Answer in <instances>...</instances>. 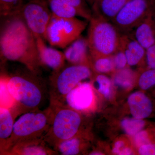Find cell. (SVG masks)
<instances>
[{
  "mask_svg": "<svg viewBox=\"0 0 155 155\" xmlns=\"http://www.w3.org/2000/svg\"><path fill=\"white\" fill-rule=\"evenodd\" d=\"M8 18L1 29V56L6 60L19 62L38 75L41 65L35 37L20 13Z\"/></svg>",
  "mask_w": 155,
  "mask_h": 155,
  "instance_id": "obj_1",
  "label": "cell"
},
{
  "mask_svg": "<svg viewBox=\"0 0 155 155\" xmlns=\"http://www.w3.org/2000/svg\"><path fill=\"white\" fill-rule=\"evenodd\" d=\"M37 74L2 75L14 101L13 112L16 116L39 110L45 101L47 87Z\"/></svg>",
  "mask_w": 155,
  "mask_h": 155,
  "instance_id": "obj_2",
  "label": "cell"
},
{
  "mask_svg": "<svg viewBox=\"0 0 155 155\" xmlns=\"http://www.w3.org/2000/svg\"><path fill=\"white\" fill-rule=\"evenodd\" d=\"M87 38L92 58L114 54L120 46L121 36L112 22L93 14Z\"/></svg>",
  "mask_w": 155,
  "mask_h": 155,
  "instance_id": "obj_3",
  "label": "cell"
},
{
  "mask_svg": "<svg viewBox=\"0 0 155 155\" xmlns=\"http://www.w3.org/2000/svg\"><path fill=\"white\" fill-rule=\"evenodd\" d=\"M49 107L51 111V123L44 139L54 149L59 143L78 134L82 120L77 111L63 104H50Z\"/></svg>",
  "mask_w": 155,
  "mask_h": 155,
  "instance_id": "obj_4",
  "label": "cell"
},
{
  "mask_svg": "<svg viewBox=\"0 0 155 155\" xmlns=\"http://www.w3.org/2000/svg\"><path fill=\"white\" fill-rule=\"evenodd\" d=\"M51 118L49 107L44 111L39 109L22 114L15 122L11 137L1 150V153L5 155L19 142L44 137L49 128Z\"/></svg>",
  "mask_w": 155,
  "mask_h": 155,
  "instance_id": "obj_5",
  "label": "cell"
},
{
  "mask_svg": "<svg viewBox=\"0 0 155 155\" xmlns=\"http://www.w3.org/2000/svg\"><path fill=\"white\" fill-rule=\"evenodd\" d=\"M90 67L85 65H66L50 78L49 94L51 104H62L64 98L81 81L91 76Z\"/></svg>",
  "mask_w": 155,
  "mask_h": 155,
  "instance_id": "obj_6",
  "label": "cell"
},
{
  "mask_svg": "<svg viewBox=\"0 0 155 155\" xmlns=\"http://www.w3.org/2000/svg\"><path fill=\"white\" fill-rule=\"evenodd\" d=\"M88 22L76 17L61 18L52 15L45 39L52 46L65 48L81 35Z\"/></svg>",
  "mask_w": 155,
  "mask_h": 155,
  "instance_id": "obj_7",
  "label": "cell"
},
{
  "mask_svg": "<svg viewBox=\"0 0 155 155\" xmlns=\"http://www.w3.org/2000/svg\"><path fill=\"white\" fill-rule=\"evenodd\" d=\"M153 2L154 0H130L111 22L119 31H130L152 13Z\"/></svg>",
  "mask_w": 155,
  "mask_h": 155,
  "instance_id": "obj_8",
  "label": "cell"
},
{
  "mask_svg": "<svg viewBox=\"0 0 155 155\" xmlns=\"http://www.w3.org/2000/svg\"><path fill=\"white\" fill-rule=\"evenodd\" d=\"M20 14L35 37H41L45 39L52 16L47 1L31 0L23 5Z\"/></svg>",
  "mask_w": 155,
  "mask_h": 155,
  "instance_id": "obj_9",
  "label": "cell"
},
{
  "mask_svg": "<svg viewBox=\"0 0 155 155\" xmlns=\"http://www.w3.org/2000/svg\"><path fill=\"white\" fill-rule=\"evenodd\" d=\"M93 100L91 84L81 82L66 96L62 104L77 111H83L91 107Z\"/></svg>",
  "mask_w": 155,
  "mask_h": 155,
  "instance_id": "obj_10",
  "label": "cell"
},
{
  "mask_svg": "<svg viewBox=\"0 0 155 155\" xmlns=\"http://www.w3.org/2000/svg\"><path fill=\"white\" fill-rule=\"evenodd\" d=\"M59 154L45 141L44 137L26 140L19 142L5 155H51Z\"/></svg>",
  "mask_w": 155,
  "mask_h": 155,
  "instance_id": "obj_11",
  "label": "cell"
},
{
  "mask_svg": "<svg viewBox=\"0 0 155 155\" xmlns=\"http://www.w3.org/2000/svg\"><path fill=\"white\" fill-rule=\"evenodd\" d=\"M35 38L41 66L49 67L53 70V72H58L63 68L66 65V61L64 52L48 46L42 38Z\"/></svg>",
  "mask_w": 155,
  "mask_h": 155,
  "instance_id": "obj_12",
  "label": "cell"
},
{
  "mask_svg": "<svg viewBox=\"0 0 155 155\" xmlns=\"http://www.w3.org/2000/svg\"><path fill=\"white\" fill-rule=\"evenodd\" d=\"M64 52L66 61L74 65L89 67L88 46L87 38L80 36L67 48Z\"/></svg>",
  "mask_w": 155,
  "mask_h": 155,
  "instance_id": "obj_13",
  "label": "cell"
},
{
  "mask_svg": "<svg viewBox=\"0 0 155 155\" xmlns=\"http://www.w3.org/2000/svg\"><path fill=\"white\" fill-rule=\"evenodd\" d=\"M130 0H95L92 14L112 22L119 11Z\"/></svg>",
  "mask_w": 155,
  "mask_h": 155,
  "instance_id": "obj_14",
  "label": "cell"
},
{
  "mask_svg": "<svg viewBox=\"0 0 155 155\" xmlns=\"http://www.w3.org/2000/svg\"><path fill=\"white\" fill-rule=\"evenodd\" d=\"M120 48L125 53L129 66L137 65L146 56V49L134 38L126 34L121 36Z\"/></svg>",
  "mask_w": 155,
  "mask_h": 155,
  "instance_id": "obj_15",
  "label": "cell"
},
{
  "mask_svg": "<svg viewBox=\"0 0 155 155\" xmlns=\"http://www.w3.org/2000/svg\"><path fill=\"white\" fill-rule=\"evenodd\" d=\"M128 104L132 116L137 119L147 118L153 111V104L150 100L144 94L137 92L128 98Z\"/></svg>",
  "mask_w": 155,
  "mask_h": 155,
  "instance_id": "obj_16",
  "label": "cell"
},
{
  "mask_svg": "<svg viewBox=\"0 0 155 155\" xmlns=\"http://www.w3.org/2000/svg\"><path fill=\"white\" fill-rule=\"evenodd\" d=\"M152 14L136 27L134 31V38L146 49L155 44V28Z\"/></svg>",
  "mask_w": 155,
  "mask_h": 155,
  "instance_id": "obj_17",
  "label": "cell"
},
{
  "mask_svg": "<svg viewBox=\"0 0 155 155\" xmlns=\"http://www.w3.org/2000/svg\"><path fill=\"white\" fill-rule=\"evenodd\" d=\"M16 115L10 108L1 106L0 107V145L1 150L11 137Z\"/></svg>",
  "mask_w": 155,
  "mask_h": 155,
  "instance_id": "obj_18",
  "label": "cell"
},
{
  "mask_svg": "<svg viewBox=\"0 0 155 155\" xmlns=\"http://www.w3.org/2000/svg\"><path fill=\"white\" fill-rule=\"evenodd\" d=\"M52 15L61 18H72L78 16L77 11L64 0H47Z\"/></svg>",
  "mask_w": 155,
  "mask_h": 155,
  "instance_id": "obj_19",
  "label": "cell"
},
{
  "mask_svg": "<svg viewBox=\"0 0 155 155\" xmlns=\"http://www.w3.org/2000/svg\"><path fill=\"white\" fill-rule=\"evenodd\" d=\"M78 134L72 138L59 143L56 145L54 149L61 155L78 154L81 151L82 141L78 137Z\"/></svg>",
  "mask_w": 155,
  "mask_h": 155,
  "instance_id": "obj_20",
  "label": "cell"
},
{
  "mask_svg": "<svg viewBox=\"0 0 155 155\" xmlns=\"http://www.w3.org/2000/svg\"><path fill=\"white\" fill-rule=\"evenodd\" d=\"M22 0H0L1 16L9 17L20 13Z\"/></svg>",
  "mask_w": 155,
  "mask_h": 155,
  "instance_id": "obj_21",
  "label": "cell"
},
{
  "mask_svg": "<svg viewBox=\"0 0 155 155\" xmlns=\"http://www.w3.org/2000/svg\"><path fill=\"white\" fill-rule=\"evenodd\" d=\"M135 80L134 72L128 69H120L115 75L114 81L116 85L122 88L131 87Z\"/></svg>",
  "mask_w": 155,
  "mask_h": 155,
  "instance_id": "obj_22",
  "label": "cell"
},
{
  "mask_svg": "<svg viewBox=\"0 0 155 155\" xmlns=\"http://www.w3.org/2000/svg\"><path fill=\"white\" fill-rule=\"evenodd\" d=\"M77 11L78 17L89 21L92 17V11L89 8L86 0H64Z\"/></svg>",
  "mask_w": 155,
  "mask_h": 155,
  "instance_id": "obj_23",
  "label": "cell"
},
{
  "mask_svg": "<svg viewBox=\"0 0 155 155\" xmlns=\"http://www.w3.org/2000/svg\"><path fill=\"white\" fill-rule=\"evenodd\" d=\"M94 59V69L100 73H106L110 72L114 67V60L111 56L93 58Z\"/></svg>",
  "mask_w": 155,
  "mask_h": 155,
  "instance_id": "obj_24",
  "label": "cell"
},
{
  "mask_svg": "<svg viewBox=\"0 0 155 155\" xmlns=\"http://www.w3.org/2000/svg\"><path fill=\"white\" fill-rule=\"evenodd\" d=\"M144 125V121L140 119H125L122 122L123 129L127 134L130 135L138 133L143 128Z\"/></svg>",
  "mask_w": 155,
  "mask_h": 155,
  "instance_id": "obj_25",
  "label": "cell"
},
{
  "mask_svg": "<svg viewBox=\"0 0 155 155\" xmlns=\"http://www.w3.org/2000/svg\"><path fill=\"white\" fill-rule=\"evenodd\" d=\"M1 106L13 110L14 101L7 88L5 80L2 75L1 77Z\"/></svg>",
  "mask_w": 155,
  "mask_h": 155,
  "instance_id": "obj_26",
  "label": "cell"
},
{
  "mask_svg": "<svg viewBox=\"0 0 155 155\" xmlns=\"http://www.w3.org/2000/svg\"><path fill=\"white\" fill-rule=\"evenodd\" d=\"M139 84L143 90L148 89L155 85V69H150L143 72L139 79Z\"/></svg>",
  "mask_w": 155,
  "mask_h": 155,
  "instance_id": "obj_27",
  "label": "cell"
},
{
  "mask_svg": "<svg viewBox=\"0 0 155 155\" xmlns=\"http://www.w3.org/2000/svg\"><path fill=\"white\" fill-rule=\"evenodd\" d=\"M98 85V91L100 93L108 97L111 92V82L108 78L105 75H99L96 77Z\"/></svg>",
  "mask_w": 155,
  "mask_h": 155,
  "instance_id": "obj_28",
  "label": "cell"
},
{
  "mask_svg": "<svg viewBox=\"0 0 155 155\" xmlns=\"http://www.w3.org/2000/svg\"><path fill=\"white\" fill-rule=\"evenodd\" d=\"M114 54L113 58L115 67L119 70L124 69L126 64H128L127 58L124 52L119 48Z\"/></svg>",
  "mask_w": 155,
  "mask_h": 155,
  "instance_id": "obj_29",
  "label": "cell"
},
{
  "mask_svg": "<svg viewBox=\"0 0 155 155\" xmlns=\"http://www.w3.org/2000/svg\"><path fill=\"white\" fill-rule=\"evenodd\" d=\"M145 57L149 68L155 69V44L147 49Z\"/></svg>",
  "mask_w": 155,
  "mask_h": 155,
  "instance_id": "obj_30",
  "label": "cell"
},
{
  "mask_svg": "<svg viewBox=\"0 0 155 155\" xmlns=\"http://www.w3.org/2000/svg\"><path fill=\"white\" fill-rule=\"evenodd\" d=\"M136 143L138 146L144 145L150 143L146 131H142L137 134L135 137Z\"/></svg>",
  "mask_w": 155,
  "mask_h": 155,
  "instance_id": "obj_31",
  "label": "cell"
},
{
  "mask_svg": "<svg viewBox=\"0 0 155 155\" xmlns=\"http://www.w3.org/2000/svg\"><path fill=\"white\" fill-rule=\"evenodd\" d=\"M139 152L140 155H155V143L142 146L140 148Z\"/></svg>",
  "mask_w": 155,
  "mask_h": 155,
  "instance_id": "obj_32",
  "label": "cell"
},
{
  "mask_svg": "<svg viewBox=\"0 0 155 155\" xmlns=\"http://www.w3.org/2000/svg\"><path fill=\"white\" fill-rule=\"evenodd\" d=\"M124 146V144L123 142L121 141L117 142L115 143V147L113 150V152L119 155V153L124 148H123Z\"/></svg>",
  "mask_w": 155,
  "mask_h": 155,
  "instance_id": "obj_33",
  "label": "cell"
},
{
  "mask_svg": "<svg viewBox=\"0 0 155 155\" xmlns=\"http://www.w3.org/2000/svg\"><path fill=\"white\" fill-rule=\"evenodd\" d=\"M132 154V151L129 148H124L122 151L119 153V155H131Z\"/></svg>",
  "mask_w": 155,
  "mask_h": 155,
  "instance_id": "obj_34",
  "label": "cell"
},
{
  "mask_svg": "<svg viewBox=\"0 0 155 155\" xmlns=\"http://www.w3.org/2000/svg\"><path fill=\"white\" fill-rule=\"evenodd\" d=\"M86 1L87 2H88L90 4H91L92 5L93 4V3H94V2L95 0H86Z\"/></svg>",
  "mask_w": 155,
  "mask_h": 155,
  "instance_id": "obj_35",
  "label": "cell"
},
{
  "mask_svg": "<svg viewBox=\"0 0 155 155\" xmlns=\"http://www.w3.org/2000/svg\"><path fill=\"white\" fill-rule=\"evenodd\" d=\"M154 1H155V0H154Z\"/></svg>",
  "mask_w": 155,
  "mask_h": 155,
  "instance_id": "obj_36",
  "label": "cell"
}]
</instances>
